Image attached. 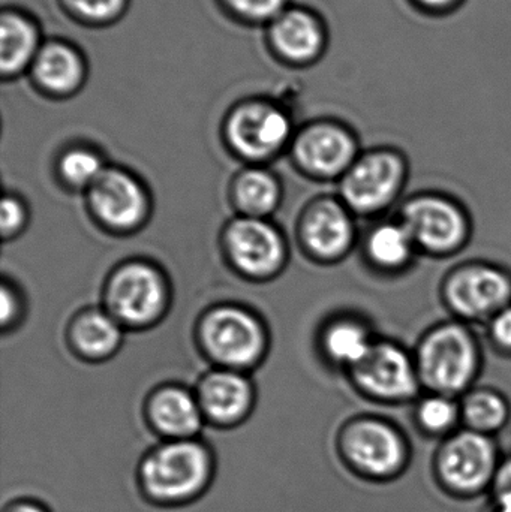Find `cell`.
Returning <instances> with one entry per match:
<instances>
[{
    "instance_id": "obj_13",
    "label": "cell",
    "mask_w": 511,
    "mask_h": 512,
    "mask_svg": "<svg viewBox=\"0 0 511 512\" xmlns=\"http://www.w3.org/2000/svg\"><path fill=\"white\" fill-rule=\"evenodd\" d=\"M227 243L231 258L246 273H270L279 267L284 256L278 233L258 219H240L231 224Z\"/></svg>"
},
{
    "instance_id": "obj_28",
    "label": "cell",
    "mask_w": 511,
    "mask_h": 512,
    "mask_svg": "<svg viewBox=\"0 0 511 512\" xmlns=\"http://www.w3.org/2000/svg\"><path fill=\"white\" fill-rule=\"evenodd\" d=\"M69 11L87 21H111L122 14L126 0H63Z\"/></svg>"
},
{
    "instance_id": "obj_11",
    "label": "cell",
    "mask_w": 511,
    "mask_h": 512,
    "mask_svg": "<svg viewBox=\"0 0 511 512\" xmlns=\"http://www.w3.org/2000/svg\"><path fill=\"white\" fill-rule=\"evenodd\" d=\"M111 309L119 318L143 324L158 315L164 304V285L153 268L132 264L120 270L110 285Z\"/></svg>"
},
{
    "instance_id": "obj_34",
    "label": "cell",
    "mask_w": 511,
    "mask_h": 512,
    "mask_svg": "<svg viewBox=\"0 0 511 512\" xmlns=\"http://www.w3.org/2000/svg\"><path fill=\"white\" fill-rule=\"evenodd\" d=\"M417 2L420 5L428 6V8L443 9L455 3L456 0H417Z\"/></svg>"
},
{
    "instance_id": "obj_29",
    "label": "cell",
    "mask_w": 511,
    "mask_h": 512,
    "mask_svg": "<svg viewBox=\"0 0 511 512\" xmlns=\"http://www.w3.org/2000/svg\"><path fill=\"white\" fill-rule=\"evenodd\" d=\"M225 5L245 20H275L284 12L287 0H224Z\"/></svg>"
},
{
    "instance_id": "obj_33",
    "label": "cell",
    "mask_w": 511,
    "mask_h": 512,
    "mask_svg": "<svg viewBox=\"0 0 511 512\" xmlns=\"http://www.w3.org/2000/svg\"><path fill=\"white\" fill-rule=\"evenodd\" d=\"M15 312V303L14 297H12L11 292L6 291V288H3L2 291V321L3 324L11 319V316L14 315Z\"/></svg>"
},
{
    "instance_id": "obj_14",
    "label": "cell",
    "mask_w": 511,
    "mask_h": 512,
    "mask_svg": "<svg viewBox=\"0 0 511 512\" xmlns=\"http://www.w3.org/2000/svg\"><path fill=\"white\" fill-rule=\"evenodd\" d=\"M90 201L96 215L113 227H132L146 213L143 189L122 171H104L90 188Z\"/></svg>"
},
{
    "instance_id": "obj_2",
    "label": "cell",
    "mask_w": 511,
    "mask_h": 512,
    "mask_svg": "<svg viewBox=\"0 0 511 512\" xmlns=\"http://www.w3.org/2000/svg\"><path fill=\"white\" fill-rule=\"evenodd\" d=\"M209 477V453L189 439L162 445L141 466L144 490L159 502L188 501L204 489Z\"/></svg>"
},
{
    "instance_id": "obj_25",
    "label": "cell",
    "mask_w": 511,
    "mask_h": 512,
    "mask_svg": "<svg viewBox=\"0 0 511 512\" xmlns=\"http://www.w3.org/2000/svg\"><path fill=\"white\" fill-rule=\"evenodd\" d=\"M237 201L240 207L252 215H266L275 209L279 191L272 176L264 171H246L236 188Z\"/></svg>"
},
{
    "instance_id": "obj_1",
    "label": "cell",
    "mask_w": 511,
    "mask_h": 512,
    "mask_svg": "<svg viewBox=\"0 0 511 512\" xmlns=\"http://www.w3.org/2000/svg\"><path fill=\"white\" fill-rule=\"evenodd\" d=\"M339 448L345 462L371 480L398 477L410 459L407 438L398 424L377 415L353 418L342 427Z\"/></svg>"
},
{
    "instance_id": "obj_19",
    "label": "cell",
    "mask_w": 511,
    "mask_h": 512,
    "mask_svg": "<svg viewBox=\"0 0 511 512\" xmlns=\"http://www.w3.org/2000/svg\"><path fill=\"white\" fill-rule=\"evenodd\" d=\"M150 417L156 429L177 439H189L200 430L201 409L186 391L167 388L153 397Z\"/></svg>"
},
{
    "instance_id": "obj_3",
    "label": "cell",
    "mask_w": 511,
    "mask_h": 512,
    "mask_svg": "<svg viewBox=\"0 0 511 512\" xmlns=\"http://www.w3.org/2000/svg\"><path fill=\"white\" fill-rule=\"evenodd\" d=\"M500 462L495 436L461 429L444 439L437 457V474L441 484L455 495H480L491 490Z\"/></svg>"
},
{
    "instance_id": "obj_5",
    "label": "cell",
    "mask_w": 511,
    "mask_h": 512,
    "mask_svg": "<svg viewBox=\"0 0 511 512\" xmlns=\"http://www.w3.org/2000/svg\"><path fill=\"white\" fill-rule=\"evenodd\" d=\"M357 385L383 402H405L417 394V372L408 355L392 343H374L353 367Z\"/></svg>"
},
{
    "instance_id": "obj_22",
    "label": "cell",
    "mask_w": 511,
    "mask_h": 512,
    "mask_svg": "<svg viewBox=\"0 0 511 512\" xmlns=\"http://www.w3.org/2000/svg\"><path fill=\"white\" fill-rule=\"evenodd\" d=\"M74 340L84 354L101 357L116 348L120 330L110 316L90 312L75 322Z\"/></svg>"
},
{
    "instance_id": "obj_7",
    "label": "cell",
    "mask_w": 511,
    "mask_h": 512,
    "mask_svg": "<svg viewBox=\"0 0 511 512\" xmlns=\"http://www.w3.org/2000/svg\"><path fill=\"white\" fill-rule=\"evenodd\" d=\"M402 182V165L389 153H374L351 165L342 195L357 212L374 213L392 203Z\"/></svg>"
},
{
    "instance_id": "obj_16",
    "label": "cell",
    "mask_w": 511,
    "mask_h": 512,
    "mask_svg": "<svg viewBox=\"0 0 511 512\" xmlns=\"http://www.w3.org/2000/svg\"><path fill=\"white\" fill-rule=\"evenodd\" d=\"M251 399V385L236 373L215 372L201 384V409L218 423L239 420L248 411Z\"/></svg>"
},
{
    "instance_id": "obj_8",
    "label": "cell",
    "mask_w": 511,
    "mask_h": 512,
    "mask_svg": "<svg viewBox=\"0 0 511 512\" xmlns=\"http://www.w3.org/2000/svg\"><path fill=\"white\" fill-rule=\"evenodd\" d=\"M227 134L234 149L248 158L275 153L290 134L287 116L266 102H246L231 113Z\"/></svg>"
},
{
    "instance_id": "obj_20",
    "label": "cell",
    "mask_w": 511,
    "mask_h": 512,
    "mask_svg": "<svg viewBox=\"0 0 511 512\" xmlns=\"http://www.w3.org/2000/svg\"><path fill=\"white\" fill-rule=\"evenodd\" d=\"M0 69L5 77L20 74L35 62L39 50L38 29L29 18L5 12L0 24Z\"/></svg>"
},
{
    "instance_id": "obj_30",
    "label": "cell",
    "mask_w": 511,
    "mask_h": 512,
    "mask_svg": "<svg viewBox=\"0 0 511 512\" xmlns=\"http://www.w3.org/2000/svg\"><path fill=\"white\" fill-rule=\"evenodd\" d=\"M492 498H511V453L501 456L500 466L491 486Z\"/></svg>"
},
{
    "instance_id": "obj_35",
    "label": "cell",
    "mask_w": 511,
    "mask_h": 512,
    "mask_svg": "<svg viewBox=\"0 0 511 512\" xmlns=\"http://www.w3.org/2000/svg\"><path fill=\"white\" fill-rule=\"evenodd\" d=\"M11 512H45L42 508L32 504H21L15 507Z\"/></svg>"
},
{
    "instance_id": "obj_31",
    "label": "cell",
    "mask_w": 511,
    "mask_h": 512,
    "mask_svg": "<svg viewBox=\"0 0 511 512\" xmlns=\"http://www.w3.org/2000/svg\"><path fill=\"white\" fill-rule=\"evenodd\" d=\"M491 333L495 342L511 349V307H504L492 318Z\"/></svg>"
},
{
    "instance_id": "obj_17",
    "label": "cell",
    "mask_w": 511,
    "mask_h": 512,
    "mask_svg": "<svg viewBox=\"0 0 511 512\" xmlns=\"http://www.w3.org/2000/svg\"><path fill=\"white\" fill-rule=\"evenodd\" d=\"M33 78L42 89L53 93H71L84 80L80 54L62 42H50L39 50L32 63Z\"/></svg>"
},
{
    "instance_id": "obj_23",
    "label": "cell",
    "mask_w": 511,
    "mask_h": 512,
    "mask_svg": "<svg viewBox=\"0 0 511 512\" xmlns=\"http://www.w3.org/2000/svg\"><path fill=\"white\" fill-rule=\"evenodd\" d=\"M413 237L404 224H386L369 236L368 252L381 267L395 268L405 264L413 252Z\"/></svg>"
},
{
    "instance_id": "obj_10",
    "label": "cell",
    "mask_w": 511,
    "mask_h": 512,
    "mask_svg": "<svg viewBox=\"0 0 511 512\" xmlns=\"http://www.w3.org/2000/svg\"><path fill=\"white\" fill-rule=\"evenodd\" d=\"M404 222L414 243L434 252L461 245L467 231L464 216L450 201L420 197L404 207Z\"/></svg>"
},
{
    "instance_id": "obj_27",
    "label": "cell",
    "mask_w": 511,
    "mask_h": 512,
    "mask_svg": "<svg viewBox=\"0 0 511 512\" xmlns=\"http://www.w3.org/2000/svg\"><path fill=\"white\" fill-rule=\"evenodd\" d=\"M101 159L87 150H74L62 159V173L75 186H90L104 173Z\"/></svg>"
},
{
    "instance_id": "obj_4",
    "label": "cell",
    "mask_w": 511,
    "mask_h": 512,
    "mask_svg": "<svg viewBox=\"0 0 511 512\" xmlns=\"http://www.w3.org/2000/svg\"><path fill=\"white\" fill-rule=\"evenodd\" d=\"M476 369V346L461 325H441L420 345V376L437 394L461 393L473 381Z\"/></svg>"
},
{
    "instance_id": "obj_26",
    "label": "cell",
    "mask_w": 511,
    "mask_h": 512,
    "mask_svg": "<svg viewBox=\"0 0 511 512\" xmlns=\"http://www.w3.org/2000/svg\"><path fill=\"white\" fill-rule=\"evenodd\" d=\"M374 343L368 334L353 322H339L330 328L326 336V349L330 357L339 363L354 367L366 357Z\"/></svg>"
},
{
    "instance_id": "obj_24",
    "label": "cell",
    "mask_w": 511,
    "mask_h": 512,
    "mask_svg": "<svg viewBox=\"0 0 511 512\" xmlns=\"http://www.w3.org/2000/svg\"><path fill=\"white\" fill-rule=\"evenodd\" d=\"M414 420L426 435L447 438L456 432L461 418V406L444 394L426 397L414 409Z\"/></svg>"
},
{
    "instance_id": "obj_21",
    "label": "cell",
    "mask_w": 511,
    "mask_h": 512,
    "mask_svg": "<svg viewBox=\"0 0 511 512\" xmlns=\"http://www.w3.org/2000/svg\"><path fill=\"white\" fill-rule=\"evenodd\" d=\"M461 418L465 429L495 436L509 426L511 408L509 402L495 391L480 390L470 394L462 403Z\"/></svg>"
},
{
    "instance_id": "obj_6",
    "label": "cell",
    "mask_w": 511,
    "mask_h": 512,
    "mask_svg": "<svg viewBox=\"0 0 511 512\" xmlns=\"http://www.w3.org/2000/svg\"><path fill=\"white\" fill-rule=\"evenodd\" d=\"M203 339L207 351L230 366L254 363L264 346L260 324L236 307L213 310L204 321Z\"/></svg>"
},
{
    "instance_id": "obj_18",
    "label": "cell",
    "mask_w": 511,
    "mask_h": 512,
    "mask_svg": "<svg viewBox=\"0 0 511 512\" xmlns=\"http://www.w3.org/2000/svg\"><path fill=\"white\" fill-rule=\"evenodd\" d=\"M305 237L309 248L323 258L344 254L353 240V225L347 213L333 203H323L306 219Z\"/></svg>"
},
{
    "instance_id": "obj_15",
    "label": "cell",
    "mask_w": 511,
    "mask_h": 512,
    "mask_svg": "<svg viewBox=\"0 0 511 512\" xmlns=\"http://www.w3.org/2000/svg\"><path fill=\"white\" fill-rule=\"evenodd\" d=\"M269 36L276 53L297 65L317 59L324 47L323 26L303 9H290L278 15L270 26Z\"/></svg>"
},
{
    "instance_id": "obj_9",
    "label": "cell",
    "mask_w": 511,
    "mask_h": 512,
    "mask_svg": "<svg viewBox=\"0 0 511 512\" xmlns=\"http://www.w3.org/2000/svg\"><path fill=\"white\" fill-rule=\"evenodd\" d=\"M450 306L467 318L497 315L511 297L509 277L497 268L477 265L462 268L447 283Z\"/></svg>"
},
{
    "instance_id": "obj_12",
    "label": "cell",
    "mask_w": 511,
    "mask_h": 512,
    "mask_svg": "<svg viewBox=\"0 0 511 512\" xmlns=\"http://www.w3.org/2000/svg\"><path fill=\"white\" fill-rule=\"evenodd\" d=\"M297 159L318 176H336L351 168L356 146L345 129L318 123L305 129L296 143Z\"/></svg>"
},
{
    "instance_id": "obj_32",
    "label": "cell",
    "mask_w": 511,
    "mask_h": 512,
    "mask_svg": "<svg viewBox=\"0 0 511 512\" xmlns=\"http://www.w3.org/2000/svg\"><path fill=\"white\" fill-rule=\"evenodd\" d=\"M23 224V209L14 198L6 197L2 203V231L5 236L14 233Z\"/></svg>"
}]
</instances>
